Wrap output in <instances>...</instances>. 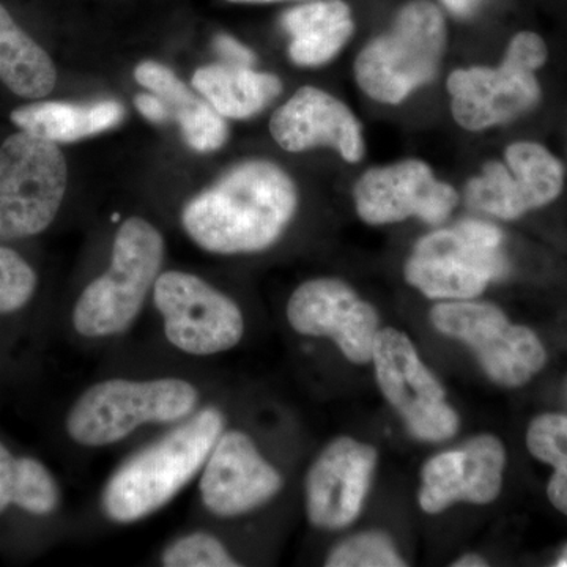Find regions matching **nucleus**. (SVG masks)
I'll return each instance as SVG.
<instances>
[{"mask_svg":"<svg viewBox=\"0 0 567 567\" xmlns=\"http://www.w3.org/2000/svg\"><path fill=\"white\" fill-rule=\"evenodd\" d=\"M446 22L429 0L399 11L393 29L372 40L354 62V76L365 95L398 104L434 80L446 50Z\"/></svg>","mask_w":567,"mask_h":567,"instance_id":"obj_5","label":"nucleus"},{"mask_svg":"<svg viewBox=\"0 0 567 567\" xmlns=\"http://www.w3.org/2000/svg\"><path fill=\"white\" fill-rule=\"evenodd\" d=\"M287 320L297 333L333 339L352 363L372 361L379 315L339 279L301 284L287 303Z\"/></svg>","mask_w":567,"mask_h":567,"instance_id":"obj_14","label":"nucleus"},{"mask_svg":"<svg viewBox=\"0 0 567 567\" xmlns=\"http://www.w3.org/2000/svg\"><path fill=\"white\" fill-rule=\"evenodd\" d=\"M282 486L281 473L238 429H224L199 473L200 502L218 518L252 513L271 502Z\"/></svg>","mask_w":567,"mask_h":567,"instance_id":"obj_13","label":"nucleus"},{"mask_svg":"<svg viewBox=\"0 0 567 567\" xmlns=\"http://www.w3.org/2000/svg\"><path fill=\"white\" fill-rule=\"evenodd\" d=\"M558 566H567V554L565 555V557L559 559Z\"/></svg>","mask_w":567,"mask_h":567,"instance_id":"obj_35","label":"nucleus"},{"mask_svg":"<svg viewBox=\"0 0 567 567\" xmlns=\"http://www.w3.org/2000/svg\"><path fill=\"white\" fill-rule=\"evenodd\" d=\"M324 565L330 567H402L390 537L383 533H361L350 537L328 555Z\"/></svg>","mask_w":567,"mask_h":567,"instance_id":"obj_27","label":"nucleus"},{"mask_svg":"<svg viewBox=\"0 0 567 567\" xmlns=\"http://www.w3.org/2000/svg\"><path fill=\"white\" fill-rule=\"evenodd\" d=\"M0 81L14 95L41 100L54 91L58 70L47 51L31 39L0 3Z\"/></svg>","mask_w":567,"mask_h":567,"instance_id":"obj_23","label":"nucleus"},{"mask_svg":"<svg viewBox=\"0 0 567 567\" xmlns=\"http://www.w3.org/2000/svg\"><path fill=\"white\" fill-rule=\"evenodd\" d=\"M39 278L31 264L13 249L0 246V316L14 315L31 303Z\"/></svg>","mask_w":567,"mask_h":567,"instance_id":"obj_28","label":"nucleus"},{"mask_svg":"<svg viewBox=\"0 0 567 567\" xmlns=\"http://www.w3.org/2000/svg\"><path fill=\"white\" fill-rule=\"evenodd\" d=\"M125 117V110L117 102H100L84 106L65 102H41L18 107L10 114L11 122L21 132L33 136L69 144L114 128Z\"/></svg>","mask_w":567,"mask_h":567,"instance_id":"obj_22","label":"nucleus"},{"mask_svg":"<svg viewBox=\"0 0 567 567\" xmlns=\"http://www.w3.org/2000/svg\"><path fill=\"white\" fill-rule=\"evenodd\" d=\"M375 465V447L350 436L324 447L306 477L309 522L322 529L349 527L363 509Z\"/></svg>","mask_w":567,"mask_h":567,"instance_id":"obj_16","label":"nucleus"},{"mask_svg":"<svg viewBox=\"0 0 567 567\" xmlns=\"http://www.w3.org/2000/svg\"><path fill=\"white\" fill-rule=\"evenodd\" d=\"M357 212L364 223L382 226L417 216L429 224L445 221L457 205V193L439 182L420 159L372 167L353 189Z\"/></svg>","mask_w":567,"mask_h":567,"instance_id":"obj_15","label":"nucleus"},{"mask_svg":"<svg viewBox=\"0 0 567 567\" xmlns=\"http://www.w3.org/2000/svg\"><path fill=\"white\" fill-rule=\"evenodd\" d=\"M224 429L223 410L203 406L125 458L104 484V517L112 524H137L169 505L199 475Z\"/></svg>","mask_w":567,"mask_h":567,"instance_id":"obj_2","label":"nucleus"},{"mask_svg":"<svg viewBox=\"0 0 567 567\" xmlns=\"http://www.w3.org/2000/svg\"><path fill=\"white\" fill-rule=\"evenodd\" d=\"M200 391L182 377H111L85 388L66 413L71 442L117 445L144 425L177 424L199 409Z\"/></svg>","mask_w":567,"mask_h":567,"instance_id":"obj_3","label":"nucleus"},{"mask_svg":"<svg viewBox=\"0 0 567 567\" xmlns=\"http://www.w3.org/2000/svg\"><path fill=\"white\" fill-rule=\"evenodd\" d=\"M166 244L162 233L141 216L118 227L111 264L82 290L71 323L82 338L107 339L128 331L141 316L163 274Z\"/></svg>","mask_w":567,"mask_h":567,"instance_id":"obj_4","label":"nucleus"},{"mask_svg":"<svg viewBox=\"0 0 567 567\" xmlns=\"http://www.w3.org/2000/svg\"><path fill=\"white\" fill-rule=\"evenodd\" d=\"M134 78L142 87L158 95L171 112V117L181 123L183 137L193 151L208 153L218 151L227 140L229 128L221 114L210 103L194 95L173 70L156 62H142L134 70Z\"/></svg>","mask_w":567,"mask_h":567,"instance_id":"obj_20","label":"nucleus"},{"mask_svg":"<svg viewBox=\"0 0 567 567\" xmlns=\"http://www.w3.org/2000/svg\"><path fill=\"white\" fill-rule=\"evenodd\" d=\"M227 2H234V3H270V2H279V0H227Z\"/></svg>","mask_w":567,"mask_h":567,"instance_id":"obj_34","label":"nucleus"},{"mask_svg":"<svg viewBox=\"0 0 567 567\" xmlns=\"http://www.w3.org/2000/svg\"><path fill=\"white\" fill-rule=\"evenodd\" d=\"M372 363L380 390L413 435L443 442L456 434L457 413L446 404L445 390L425 368L409 336L394 328L379 330Z\"/></svg>","mask_w":567,"mask_h":567,"instance_id":"obj_11","label":"nucleus"},{"mask_svg":"<svg viewBox=\"0 0 567 567\" xmlns=\"http://www.w3.org/2000/svg\"><path fill=\"white\" fill-rule=\"evenodd\" d=\"M297 207L292 178L275 163L254 159L233 167L193 197L183 208L182 224L204 251L259 252L281 238Z\"/></svg>","mask_w":567,"mask_h":567,"instance_id":"obj_1","label":"nucleus"},{"mask_svg":"<svg viewBox=\"0 0 567 567\" xmlns=\"http://www.w3.org/2000/svg\"><path fill=\"white\" fill-rule=\"evenodd\" d=\"M431 322L440 333L465 342L498 385H525L544 368L547 354L539 338L527 327L513 324L502 309L488 303L436 305Z\"/></svg>","mask_w":567,"mask_h":567,"instance_id":"obj_10","label":"nucleus"},{"mask_svg":"<svg viewBox=\"0 0 567 567\" xmlns=\"http://www.w3.org/2000/svg\"><path fill=\"white\" fill-rule=\"evenodd\" d=\"M453 566L456 567H484L487 566V563L484 561L483 558L477 557V555H466V557L458 559V561L454 563Z\"/></svg>","mask_w":567,"mask_h":567,"instance_id":"obj_33","label":"nucleus"},{"mask_svg":"<svg viewBox=\"0 0 567 567\" xmlns=\"http://www.w3.org/2000/svg\"><path fill=\"white\" fill-rule=\"evenodd\" d=\"M506 270L502 230L466 219L421 238L406 260L405 279L429 298L470 300Z\"/></svg>","mask_w":567,"mask_h":567,"instance_id":"obj_6","label":"nucleus"},{"mask_svg":"<svg viewBox=\"0 0 567 567\" xmlns=\"http://www.w3.org/2000/svg\"><path fill=\"white\" fill-rule=\"evenodd\" d=\"M289 55L295 65L320 66L334 59L354 32L352 10L344 0H317L286 11Z\"/></svg>","mask_w":567,"mask_h":567,"instance_id":"obj_19","label":"nucleus"},{"mask_svg":"<svg viewBox=\"0 0 567 567\" xmlns=\"http://www.w3.org/2000/svg\"><path fill=\"white\" fill-rule=\"evenodd\" d=\"M62 491L50 468L39 458L18 457L17 491L13 506L35 517H47L59 509Z\"/></svg>","mask_w":567,"mask_h":567,"instance_id":"obj_25","label":"nucleus"},{"mask_svg":"<svg viewBox=\"0 0 567 567\" xmlns=\"http://www.w3.org/2000/svg\"><path fill=\"white\" fill-rule=\"evenodd\" d=\"M69 183L55 142L11 134L0 145V241L35 237L54 221Z\"/></svg>","mask_w":567,"mask_h":567,"instance_id":"obj_7","label":"nucleus"},{"mask_svg":"<svg viewBox=\"0 0 567 567\" xmlns=\"http://www.w3.org/2000/svg\"><path fill=\"white\" fill-rule=\"evenodd\" d=\"M505 464V446L496 436H475L458 450L427 461L420 505L429 514L442 513L458 502L487 505L502 491Z\"/></svg>","mask_w":567,"mask_h":567,"instance_id":"obj_17","label":"nucleus"},{"mask_svg":"<svg viewBox=\"0 0 567 567\" xmlns=\"http://www.w3.org/2000/svg\"><path fill=\"white\" fill-rule=\"evenodd\" d=\"M213 47L216 52L221 54L226 61L233 63V65L240 66H252L256 63V54L248 48L244 47L240 41L233 39V37L221 33L213 40Z\"/></svg>","mask_w":567,"mask_h":567,"instance_id":"obj_30","label":"nucleus"},{"mask_svg":"<svg viewBox=\"0 0 567 567\" xmlns=\"http://www.w3.org/2000/svg\"><path fill=\"white\" fill-rule=\"evenodd\" d=\"M18 456L0 442V514L13 506L17 491Z\"/></svg>","mask_w":567,"mask_h":567,"instance_id":"obj_29","label":"nucleus"},{"mask_svg":"<svg viewBox=\"0 0 567 567\" xmlns=\"http://www.w3.org/2000/svg\"><path fill=\"white\" fill-rule=\"evenodd\" d=\"M527 445L533 456L555 466L547 495L551 505L567 516V416L558 413L537 416L529 424Z\"/></svg>","mask_w":567,"mask_h":567,"instance_id":"obj_24","label":"nucleus"},{"mask_svg":"<svg viewBox=\"0 0 567 567\" xmlns=\"http://www.w3.org/2000/svg\"><path fill=\"white\" fill-rule=\"evenodd\" d=\"M153 305L175 350L194 358L229 352L245 334V317L229 295L188 271H163L153 286Z\"/></svg>","mask_w":567,"mask_h":567,"instance_id":"obj_9","label":"nucleus"},{"mask_svg":"<svg viewBox=\"0 0 567 567\" xmlns=\"http://www.w3.org/2000/svg\"><path fill=\"white\" fill-rule=\"evenodd\" d=\"M134 103H136L141 114L151 122L163 123L171 118V112L167 110L166 104L155 93L153 95L151 93H141V95L134 99Z\"/></svg>","mask_w":567,"mask_h":567,"instance_id":"obj_31","label":"nucleus"},{"mask_svg":"<svg viewBox=\"0 0 567 567\" xmlns=\"http://www.w3.org/2000/svg\"><path fill=\"white\" fill-rule=\"evenodd\" d=\"M446 9L451 11V13L456 14V17L465 18L470 17V14L475 11L477 6V0H443Z\"/></svg>","mask_w":567,"mask_h":567,"instance_id":"obj_32","label":"nucleus"},{"mask_svg":"<svg viewBox=\"0 0 567 567\" xmlns=\"http://www.w3.org/2000/svg\"><path fill=\"white\" fill-rule=\"evenodd\" d=\"M546 61L544 40L536 33L520 32L511 40L498 69L453 71L447 78V92L458 125L470 132H483L532 111L540 100L535 71Z\"/></svg>","mask_w":567,"mask_h":567,"instance_id":"obj_8","label":"nucleus"},{"mask_svg":"<svg viewBox=\"0 0 567 567\" xmlns=\"http://www.w3.org/2000/svg\"><path fill=\"white\" fill-rule=\"evenodd\" d=\"M270 133L287 152L333 147L349 163L364 156L360 122L341 100L316 87H301L292 99L276 110Z\"/></svg>","mask_w":567,"mask_h":567,"instance_id":"obj_18","label":"nucleus"},{"mask_svg":"<svg viewBox=\"0 0 567 567\" xmlns=\"http://www.w3.org/2000/svg\"><path fill=\"white\" fill-rule=\"evenodd\" d=\"M164 567H237L240 561L215 533L189 532L175 537L164 548L162 558Z\"/></svg>","mask_w":567,"mask_h":567,"instance_id":"obj_26","label":"nucleus"},{"mask_svg":"<svg viewBox=\"0 0 567 567\" xmlns=\"http://www.w3.org/2000/svg\"><path fill=\"white\" fill-rule=\"evenodd\" d=\"M193 87L223 117L238 121L259 114L282 92L281 81L275 74L259 73L251 66L233 63L197 70Z\"/></svg>","mask_w":567,"mask_h":567,"instance_id":"obj_21","label":"nucleus"},{"mask_svg":"<svg viewBox=\"0 0 567 567\" xmlns=\"http://www.w3.org/2000/svg\"><path fill=\"white\" fill-rule=\"evenodd\" d=\"M506 164L487 163L466 185V203L502 219H516L557 199L565 185V167L536 142L506 148Z\"/></svg>","mask_w":567,"mask_h":567,"instance_id":"obj_12","label":"nucleus"}]
</instances>
